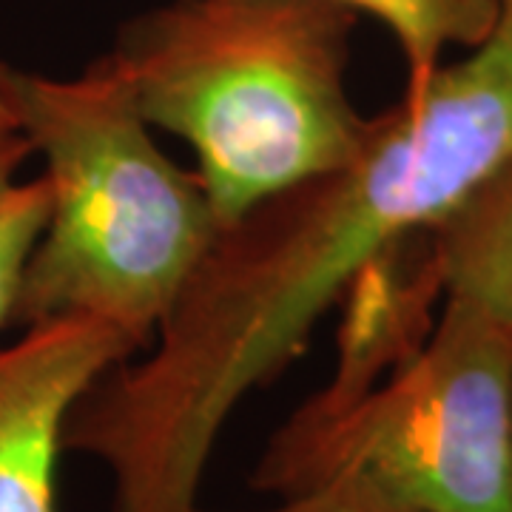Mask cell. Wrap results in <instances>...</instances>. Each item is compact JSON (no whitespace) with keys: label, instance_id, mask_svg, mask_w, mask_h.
I'll list each match as a JSON object with an SVG mask.
<instances>
[{"label":"cell","instance_id":"obj_1","mask_svg":"<svg viewBox=\"0 0 512 512\" xmlns=\"http://www.w3.org/2000/svg\"><path fill=\"white\" fill-rule=\"evenodd\" d=\"M512 160V0L473 55L436 69L342 165L222 225L151 336L77 399L63 447L100 458L114 512H202L225 421L302 350L353 279Z\"/></svg>","mask_w":512,"mask_h":512},{"label":"cell","instance_id":"obj_2","mask_svg":"<svg viewBox=\"0 0 512 512\" xmlns=\"http://www.w3.org/2000/svg\"><path fill=\"white\" fill-rule=\"evenodd\" d=\"M356 18L330 0H171L120 29L109 55L148 126L197 154L220 228L362 146L345 86Z\"/></svg>","mask_w":512,"mask_h":512},{"label":"cell","instance_id":"obj_3","mask_svg":"<svg viewBox=\"0 0 512 512\" xmlns=\"http://www.w3.org/2000/svg\"><path fill=\"white\" fill-rule=\"evenodd\" d=\"M18 123L46 165L49 220L9 325L92 319L140 350L220 231L200 174L151 140L111 55L66 80L18 72Z\"/></svg>","mask_w":512,"mask_h":512},{"label":"cell","instance_id":"obj_4","mask_svg":"<svg viewBox=\"0 0 512 512\" xmlns=\"http://www.w3.org/2000/svg\"><path fill=\"white\" fill-rule=\"evenodd\" d=\"M348 484L407 512H512V330L447 299L359 379H330L268 441L254 490Z\"/></svg>","mask_w":512,"mask_h":512},{"label":"cell","instance_id":"obj_5","mask_svg":"<svg viewBox=\"0 0 512 512\" xmlns=\"http://www.w3.org/2000/svg\"><path fill=\"white\" fill-rule=\"evenodd\" d=\"M131 342L92 319L23 328L0 348V512H57V456L77 399Z\"/></svg>","mask_w":512,"mask_h":512},{"label":"cell","instance_id":"obj_6","mask_svg":"<svg viewBox=\"0 0 512 512\" xmlns=\"http://www.w3.org/2000/svg\"><path fill=\"white\" fill-rule=\"evenodd\" d=\"M430 265L447 299L512 330V160L427 228Z\"/></svg>","mask_w":512,"mask_h":512},{"label":"cell","instance_id":"obj_7","mask_svg":"<svg viewBox=\"0 0 512 512\" xmlns=\"http://www.w3.org/2000/svg\"><path fill=\"white\" fill-rule=\"evenodd\" d=\"M390 29L407 63V89L439 69L447 46H478L493 32L501 0H330Z\"/></svg>","mask_w":512,"mask_h":512},{"label":"cell","instance_id":"obj_8","mask_svg":"<svg viewBox=\"0 0 512 512\" xmlns=\"http://www.w3.org/2000/svg\"><path fill=\"white\" fill-rule=\"evenodd\" d=\"M32 146L18 128H0V328L12 322L26 259L49 220V185L20 180Z\"/></svg>","mask_w":512,"mask_h":512},{"label":"cell","instance_id":"obj_9","mask_svg":"<svg viewBox=\"0 0 512 512\" xmlns=\"http://www.w3.org/2000/svg\"><path fill=\"white\" fill-rule=\"evenodd\" d=\"M205 512V510H202ZM262 512H407L396 504H387L379 495L356 490L348 484H325L305 493L285 495L276 507Z\"/></svg>","mask_w":512,"mask_h":512},{"label":"cell","instance_id":"obj_10","mask_svg":"<svg viewBox=\"0 0 512 512\" xmlns=\"http://www.w3.org/2000/svg\"><path fill=\"white\" fill-rule=\"evenodd\" d=\"M0 128H18V72L0 63Z\"/></svg>","mask_w":512,"mask_h":512}]
</instances>
